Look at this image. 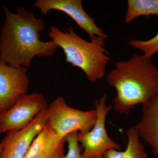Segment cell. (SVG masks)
<instances>
[{"label": "cell", "mask_w": 158, "mask_h": 158, "mask_svg": "<svg viewBox=\"0 0 158 158\" xmlns=\"http://www.w3.org/2000/svg\"><path fill=\"white\" fill-rule=\"evenodd\" d=\"M78 132H73L65 137V141L68 143V151L65 158H83L81 149L78 141Z\"/></svg>", "instance_id": "cell-15"}, {"label": "cell", "mask_w": 158, "mask_h": 158, "mask_svg": "<svg viewBox=\"0 0 158 158\" xmlns=\"http://www.w3.org/2000/svg\"><path fill=\"white\" fill-rule=\"evenodd\" d=\"M65 138H59L48 123L32 141L24 158H65Z\"/></svg>", "instance_id": "cell-10"}, {"label": "cell", "mask_w": 158, "mask_h": 158, "mask_svg": "<svg viewBox=\"0 0 158 158\" xmlns=\"http://www.w3.org/2000/svg\"><path fill=\"white\" fill-rule=\"evenodd\" d=\"M128 44L133 48L141 51L145 56L152 57L158 52V32L155 36L148 40L132 39Z\"/></svg>", "instance_id": "cell-14"}, {"label": "cell", "mask_w": 158, "mask_h": 158, "mask_svg": "<svg viewBox=\"0 0 158 158\" xmlns=\"http://www.w3.org/2000/svg\"><path fill=\"white\" fill-rule=\"evenodd\" d=\"M5 19L0 34V61L9 66L30 69L35 57L53 56L59 48L52 41H43L40 33L45 23L34 12L17 7L13 13L4 6Z\"/></svg>", "instance_id": "cell-1"}, {"label": "cell", "mask_w": 158, "mask_h": 158, "mask_svg": "<svg viewBox=\"0 0 158 158\" xmlns=\"http://www.w3.org/2000/svg\"><path fill=\"white\" fill-rule=\"evenodd\" d=\"M1 151H2V145L0 143V152H1Z\"/></svg>", "instance_id": "cell-16"}, {"label": "cell", "mask_w": 158, "mask_h": 158, "mask_svg": "<svg viewBox=\"0 0 158 158\" xmlns=\"http://www.w3.org/2000/svg\"><path fill=\"white\" fill-rule=\"evenodd\" d=\"M150 15H158V0H128L125 18L127 23L137 18Z\"/></svg>", "instance_id": "cell-13"}, {"label": "cell", "mask_w": 158, "mask_h": 158, "mask_svg": "<svg viewBox=\"0 0 158 158\" xmlns=\"http://www.w3.org/2000/svg\"><path fill=\"white\" fill-rule=\"evenodd\" d=\"M127 134L128 142L125 151L120 152L114 149L108 150L104 154V158H147V153L139 140L138 131L135 127L128 129Z\"/></svg>", "instance_id": "cell-12"}, {"label": "cell", "mask_w": 158, "mask_h": 158, "mask_svg": "<svg viewBox=\"0 0 158 158\" xmlns=\"http://www.w3.org/2000/svg\"><path fill=\"white\" fill-rule=\"evenodd\" d=\"M47 113L48 123L61 139L75 131L88 132L93 128L97 120L95 109L82 111L71 107L62 96L58 97L48 105Z\"/></svg>", "instance_id": "cell-4"}, {"label": "cell", "mask_w": 158, "mask_h": 158, "mask_svg": "<svg viewBox=\"0 0 158 158\" xmlns=\"http://www.w3.org/2000/svg\"><path fill=\"white\" fill-rule=\"evenodd\" d=\"M142 106V118L135 127L158 158V93Z\"/></svg>", "instance_id": "cell-11"}, {"label": "cell", "mask_w": 158, "mask_h": 158, "mask_svg": "<svg viewBox=\"0 0 158 158\" xmlns=\"http://www.w3.org/2000/svg\"><path fill=\"white\" fill-rule=\"evenodd\" d=\"M48 35L62 49L66 62L82 69L90 82L95 83L106 76L110 58V52L105 48V40L86 41L70 26L64 29L52 26Z\"/></svg>", "instance_id": "cell-3"}, {"label": "cell", "mask_w": 158, "mask_h": 158, "mask_svg": "<svg viewBox=\"0 0 158 158\" xmlns=\"http://www.w3.org/2000/svg\"><path fill=\"white\" fill-rule=\"evenodd\" d=\"M48 106L42 94L32 93L23 95L0 118V135L23 129Z\"/></svg>", "instance_id": "cell-6"}, {"label": "cell", "mask_w": 158, "mask_h": 158, "mask_svg": "<svg viewBox=\"0 0 158 158\" xmlns=\"http://www.w3.org/2000/svg\"><path fill=\"white\" fill-rule=\"evenodd\" d=\"M28 69L9 66L0 61V118L23 95L27 94Z\"/></svg>", "instance_id": "cell-8"}, {"label": "cell", "mask_w": 158, "mask_h": 158, "mask_svg": "<svg viewBox=\"0 0 158 158\" xmlns=\"http://www.w3.org/2000/svg\"><path fill=\"white\" fill-rule=\"evenodd\" d=\"M41 14H48L51 10L64 12L71 18L78 26L88 34L90 40H106L108 35L97 25L95 20L85 11L81 0H37L33 5Z\"/></svg>", "instance_id": "cell-7"}, {"label": "cell", "mask_w": 158, "mask_h": 158, "mask_svg": "<svg viewBox=\"0 0 158 158\" xmlns=\"http://www.w3.org/2000/svg\"><path fill=\"white\" fill-rule=\"evenodd\" d=\"M106 100V95L104 94L95 101L97 120L93 128L87 133L78 132V141L84 150L82 153L83 158H104V154L108 150H119L121 148L109 137L106 130V118L112 109V106H107Z\"/></svg>", "instance_id": "cell-5"}, {"label": "cell", "mask_w": 158, "mask_h": 158, "mask_svg": "<svg viewBox=\"0 0 158 158\" xmlns=\"http://www.w3.org/2000/svg\"><path fill=\"white\" fill-rule=\"evenodd\" d=\"M114 69L106 75L116 90L113 98L115 112L128 115L136 105H143L158 93V68L152 57L133 54L126 61L113 62Z\"/></svg>", "instance_id": "cell-2"}, {"label": "cell", "mask_w": 158, "mask_h": 158, "mask_svg": "<svg viewBox=\"0 0 158 158\" xmlns=\"http://www.w3.org/2000/svg\"><path fill=\"white\" fill-rule=\"evenodd\" d=\"M48 122L47 110L37 115L27 127L6 132L1 142L0 158H24L34 138Z\"/></svg>", "instance_id": "cell-9"}]
</instances>
